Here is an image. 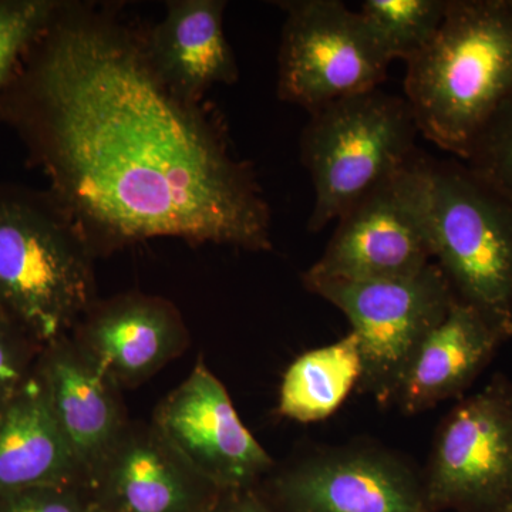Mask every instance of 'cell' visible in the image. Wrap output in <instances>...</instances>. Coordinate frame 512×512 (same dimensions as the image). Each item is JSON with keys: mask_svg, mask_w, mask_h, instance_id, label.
<instances>
[{"mask_svg": "<svg viewBox=\"0 0 512 512\" xmlns=\"http://www.w3.org/2000/svg\"><path fill=\"white\" fill-rule=\"evenodd\" d=\"M46 190L107 256L157 238L272 249L251 165L202 104L178 99L114 5L59 0L0 101Z\"/></svg>", "mask_w": 512, "mask_h": 512, "instance_id": "1", "label": "cell"}, {"mask_svg": "<svg viewBox=\"0 0 512 512\" xmlns=\"http://www.w3.org/2000/svg\"><path fill=\"white\" fill-rule=\"evenodd\" d=\"M512 96V0H448L436 35L406 63L404 99L420 136L466 161Z\"/></svg>", "mask_w": 512, "mask_h": 512, "instance_id": "2", "label": "cell"}, {"mask_svg": "<svg viewBox=\"0 0 512 512\" xmlns=\"http://www.w3.org/2000/svg\"><path fill=\"white\" fill-rule=\"evenodd\" d=\"M96 254L47 190L0 184V308L45 346L97 301Z\"/></svg>", "mask_w": 512, "mask_h": 512, "instance_id": "3", "label": "cell"}, {"mask_svg": "<svg viewBox=\"0 0 512 512\" xmlns=\"http://www.w3.org/2000/svg\"><path fill=\"white\" fill-rule=\"evenodd\" d=\"M409 171L433 261L457 298L512 329V201L460 160L419 153Z\"/></svg>", "mask_w": 512, "mask_h": 512, "instance_id": "4", "label": "cell"}, {"mask_svg": "<svg viewBox=\"0 0 512 512\" xmlns=\"http://www.w3.org/2000/svg\"><path fill=\"white\" fill-rule=\"evenodd\" d=\"M309 116L299 148L315 192L308 220L315 234L412 163L420 131L406 99L380 89L343 97Z\"/></svg>", "mask_w": 512, "mask_h": 512, "instance_id": "5", "label": "cell"}, {"mask_svg": "<svg viewBox=\"0 0 512 512\" xmlns=\"http://www.w3.org/2000/svg\"><path fill=\"white\" fill-rule=\"evenodd\" d=\"M348 318L359 340V386L390 403L421 343L446 318L457 296L436 262L417 274L379 281L303 284Z\"/></svg>", "mask_w": 512, "mask_h": 512, "instance_id": "6", "label": "cell"}, {"mask_svg": "<svg viewBox=\"0 0 512 512\" xmlns=\"http://www.w3.org/2000/svg\"><path fill=\"white\" fill-rule=\"evenodd\" d=\"M278 97L312 111L379 89L390 62L359 12L339 0H282Z\"/></svg>", "mask_w": 512, "mask_h": 512, "instance_id": "7", "label": "cell"}, {"mask_svg": "<svg viewBox=\"0 0 512 512\" xmlns=\"http://www.w3.org/2000/svg\"><path fill=\"white\" fill-rule=\"evenodd\" d=\"M424 488L430 505L512 511V380L495 376L447 414Z\"/></svg>", "mask_w": 512, "mask_h": 512, "instance_id": "8", "label": "cell"}, {"mask_svg": "<svg viewBox=\"0 0 512 512\" xmlns=\"http://www.w3.org/2000/svg\"><path fill=\"white\" fill-rule=\"evenodd\" d=\"M410 164L363 195L336 221L328 247L302 275L303 284L402 278L433 262L414 200Z\"/></svg>", "mask_w": 512, "mask_h": 512, "instance_id": "9", "label": "cell"}, {"mask_svg": "<svg viewBox=\"0 0 512 512\" xmlns=\"http://www.w3.org/2000/svg\"><path fill=\"white\" fill-rule=\"evenodd\" d=\"M158 433L220 491L251 488L274 460L242 423L218 377L198 362L190 376L158 404Z\"/></svg>", "mask_w": 512, "mask_h": 512, "instance_id": "10", "label": "cell"}, {"mask_svg": "<svg viewBox=\"0 0 512 512\" xmlns=\"http://www.w3.org/2000/svg\"><path fill=\"white\" fill-rule=\"evenodd\" d=\"M69 336L123 390L157 375L190 343L177 306L141 292L97 299Z\"/></svg>", "mask_w": 512, "mask_h": 512, "instance_id": "11", "label": "cell"}, {"mask_svg": "<svg viewBox=\"0 0 512 512\" xmlns=\"http://www.w3.org/2000/svg\"><path fill=\"white\" fill-rule=\"evenodd\" d=\"M275 490L291 512H429L426 488L402 461L372 450L320 454L282 471Z\"/></svg>", "mask_w": 512, "mask_h": 512, "instance_id": "12", "label": "cell"}, {"mask_svg": "<svg viewBox=\"0 0 512 512\" xmlns=\"http://www.w3.org/2000/svg\"><path fill=\"white\" fill-rule=\"evenodd\" d=\"M35 372L90 490L97 470L131 423L123 389L69 335L43 346Z\"/></svg>", "mask_w": 512, "mask_h": 512, "instance_id": "13", "label": "cell"}, {"mask_svg": "<svg viewBox=\"0 0 512 512\" xmlns=\"http://www.w3.org/2000/svg\"><path fill=\"white\" fill-rule=\"evenodd\" d=\"M110 512H208L222 491L184 460L153 424L133 423L90 484Z\"/></svg>", "mask_w": 512, "mask_h": 512, "instance_id": "14", "label": "cell"}, {"mask_svg": "<svg viewBox=\"0 0 512 512\" xmlns=\"http://www.w3.org/2000/svg\"><path fill=\"white\" fill-rule=\"evenodd\" d=\"M512 329L456 299L431 330L400 379L392 402L406 414L426 412L458 396L491 362Z\"/></svg>", "mask_w": 512, "mask_h": 512, "instance_id": "15", "label": "cell"}, {"mask_svg": "<svg viewBox=\"0 0 512 512\" xmlns=\"http://www.w3.org/2000/svg\"><path fill=\"white\" fill-rule=\"evenodd\" d=\"M224 0H170L163 19L144 32L151 67L178 99L200 104L218 84L237 83L239 69L224 30Z\"/></svg>", "mask_w": 512, "mask_h": 512, "instance_id": "16", "label": "cell"}, {"mask_svg": "<svg viewBox=\"0 0 512 512\" xmlns=\"http://www.w3.org/2000/svg\"><path fill=\"white\" fill-rule=\"evenodd\" d=\"M49 484H77L89 490L33 372L0 409V497Z\"/></svg>", "mask_w": 512, "mask_h": 512, "instance_id": "17", "label": "cell"}, {"mask_svg": "<svg viewBox=\"0 0 512 512\" xmlns=\"http://www.w3.org/2000/svg\"><path fill=\"white\" fill-rule=\"evenodd\" d=\"M360 377L359 340L350 332L293 360L282 379L278 412L299 423L326 420L345 403Z\"/></svg>", "mask_w": 512, "mask_h": 512, "instance_id": "18", "label": "cell"}, {"mask_svg": "<svg viewBox=\"0 0 512 512\" xmlns=\"http://www.w3.org/2000/svg\"><path fill=\"white\" fill-rule=\"evenodd\" d=\"M448 0H366L359 13L384 56L412 60L436 35Z\"/></svg>", "mask_w": 512, "mask_h": 512, "instance_id": "19", "label": "cell"}, {"mask_svg": "<svg viewBox=\"0 0 512 512\" xmlns=\"http://www.w3.org/2000/svg\"><path fill=\"white\" fill-rule=\"evenodd\" d=\"M59 0H0V101Z\"/></svg>", "mask_w": 512, "mask_h": 512, "instance_id": "20", "label": "cell"}, {"mask_svg": "<svg viewBox=\"0 0 512 512\" xmlns=\"http://www.w3.org/2000/svg\"><path fill=\"white\" fill-rule=\"evenodd\" d=\"M463 163L512 201V96L488 121Z\"/></svg>", "mask_w": 512, "mask_h": 512, "instance_id": "21", "label": "cell"}, {"mask_svg": "<svg viewBox=\"0 0 512 512\" xmlns=\"http://www.w3.org/2000/svg\"><path fill=\"white\" fill-rule=\"evenodd\" d=\"M42 348L12 320L0 322V409L32 377Z\"/></svg>", "mask_w": 512, "mask_h": 512, "instance_id": "22", "label": "cell"}, {"mask_svg": "<svg viewBox=\"0 0 512 512\" xmlns=\"http://www.w3.org/2000/svg\"><path fill=\"white\" fill-rule=\"evenodd\" d=\"M77 484H49L25 488L0 497V512H87L93 498Z\"/></svg>", "mask_w": 512, "mask_h": 512, "instance_id": "23", "label": "cell"}, {"mask_svg": "<svg viewBox=\"0 0 512 512\" xmlns=\"http://www.w3.org/2000/svg\"><path fill=\"white\" fill-rule=\"evenodd\" d=\"M208 512H269L251 488L222 491Z\"/></svg>", "mask_w": 512, "mask_h": 512, "instance_id": "24", "label": "cell"}, {"mask_svg": "<svg viewBox=\"0 0 512 512\" xmlns=\"http://www.w3.org/2000/svg\"><path fill=\"white\" fill-rule=\"evenodd\" d=\"M87 512H110L109 510H106V508L101 507L100 504H97L96 501H92V504H90L89 510Z\"/></svg>", "mask_w": 512, "mask_h": 512, "instance_id": "25", "label": "cell"}, {"mask_svg": "<svg viewBox=\"0 0 512 512\" xmlns=\"http://www.w3.org/2000/svg\"><path fill=\"white\" fill-rule=\"evenodd\" d=\"M5 320H10L8 316H6V313L2 311V308H0V322H5Z\"/></svg>", "mask_w": 512, "mask_h": 512, "instance_id": "26", "label": "cell"}, {"mask_svg": "<svg viewBox=\"0 0 512 512\" xmlns=\"http://www.w3.org/2000/svg\"><path fill=\"white\" fill-rule=\"evenodd\" d=\"M510 512H512V511H510Z\"/></svg>", "mask_w": 512, "mask_h": 512, "instance_id": "27", "label": "cell"}]
</instances>
